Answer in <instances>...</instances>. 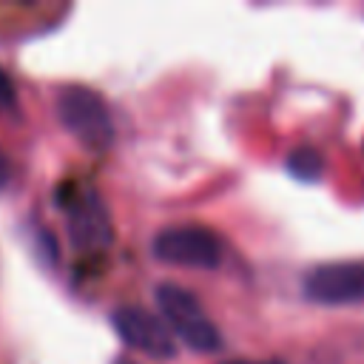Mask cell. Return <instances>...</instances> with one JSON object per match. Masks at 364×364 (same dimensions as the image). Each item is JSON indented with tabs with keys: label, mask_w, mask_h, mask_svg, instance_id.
<instances>
[{
	"label": "cell",
	"mask_w": 364,
	"mask_h": 364,
	"mask_svg": "<svg viewBox=\"0 0 364 364\" xmlns=\"http://www.w3.org/2000/svg\"><path fill=\"white\" fill-rule=\"evenodd\" d=\"M154 256L185 267H216L222 259V245L208 228L182 225L168 228L154 239Z\"/></svg>",
	"instance_id": "3"
},
{
	"label": "cell",
	"mask_w": 364,
	"mask_h": 364,
	"mask_svg": "<svg viewBox=\"0 0 364 364\" xmlns=\"http://www.w3.org/2000/svg\"><path fill=\"white\" fill-rule=\"evenodd\" d=\"M111 321H114L119 338L128 341L131 347L142 350L145 355H151V358H173L176 355V341H173L171 330L154 313H148L142 307H119V310H114Z\"/></svg>",
	"instance_id": "5"
},
{
	"label": "cell",
	"mask_w": 364,
	"mask_h": 364,
	"mask_svg": "<svg viewBox=\"0 0 364 364\" xmlns=\"http://www.w3.org/2000/svg\"><path fill=\"white\" fill-rule=\"evenodd\" d=\"M156 304L165 316V321L173 327V333L193 350L199 353H210L216 350L219 341V330L210 324V318L205 316L202 304L196 301V296L179 284H159L156 287Z\"/></svg>",
	"instance_id": "1"
},
{
	"label": "cell",
	"mask_w": 364,
	"mask_h": 364,
	"mask_svg": "<svg viewBox=\"0 0 364 364\" xmlns=\"http://www.w3.org/2000/svg\"><path fill=\"white\" fill-rule=\"evenodd\" d=\"M304 296L318 304H364V262L318 264L304 279Z\"/></svg>",
	"instance_id": "4"
},
{
	"label": "cell",
	"mask_w": 364,
	"mask_h": 364,
	"mask_svg": "<svg viewBox=\"0 0 364 364\" xmlns=\"http://www.w3.org/2000/svg\"><path fill=\"white\" fill-rule=\"evenodd\" d=\"M114 364H134V361H125V358H117Z\"/></svg>",
	"instance_id": "10"
},
{
	"label": "cell",
	"mask_w": 364,
	"mask_h": 364,
	"mask_svg": "<svg viewBox=\"0 0 364 364\" xmlns=\"http://www.w3.org/2000/svg\"><path fill=\"white\" fill-rule=\"evenodd\" d=\"M17 105V94H14V85L9 80V74L0 68V111H14Z\"/></svg>",
	"instance_id": "8"
},
{
	"label": "cell",
	"mask_w": 364,
	"mask_h": 364,
	"mask_svg": "<svg viewBox=\"0 0 364 364\" xmlns=\"http://www.w3.org/2000/svg\"><path fill=\"white\" fill-rule=\"evenodd\" d=\"M57 111H60V119L65 122V128L82 139L85 145H94V148H102L108 145L114 128H111V117H108V108L105 102L91 91V88H65L60 91L57 97Z\"/></svg>",
	"instance_id": "2"
},
{
	"label": "cell",
	"mask_w": 364,
	"mask_h": 364,
	"mask_svg": "<svg viewBox=\"0 0 364 364\" xmlns=\"http://www.w3.org/2000/svg\"><path fill=\"white\" fill-rule=\"evenodd\" d=\"M225 364H256V361H225ZM270 364H276V361H270Z\"/></svg>",
	"instance_id": "9"
},
{
	"label": "cell",
	"mask_w": 364,
	"mask_h": 364,
	"mask_svg": "<svg viewBox=\"0 0 364 364\" xmlns=\"http://www.w3.org/2000/svg\"><path fill=\"white\" fill-rule=\"evenodd\" d=\"M68 228H71L74 245L80 247H105L111 242L108 210L94 191H85L68 208Z\"/></svg>",
	"instance_id": "6"
},
{
	"label": "cell",
	"mask_w": 364,
	"mask_h": 364,
	"mask_svg": "<svg viewBox=\"0 0 364 364\" xmlns=\"http://www.w3.org/2000/svg\"><path fill=\"white\" fill-rule=\"evenodd\" d=\"M321 168H324L321 154L316 148H310V145H301V148L290 151V156H287V171L293 176H299V179L310 182V179H316L321 173Z\"/></svg>",
	"instance_id": "7"
}]
</instances>
